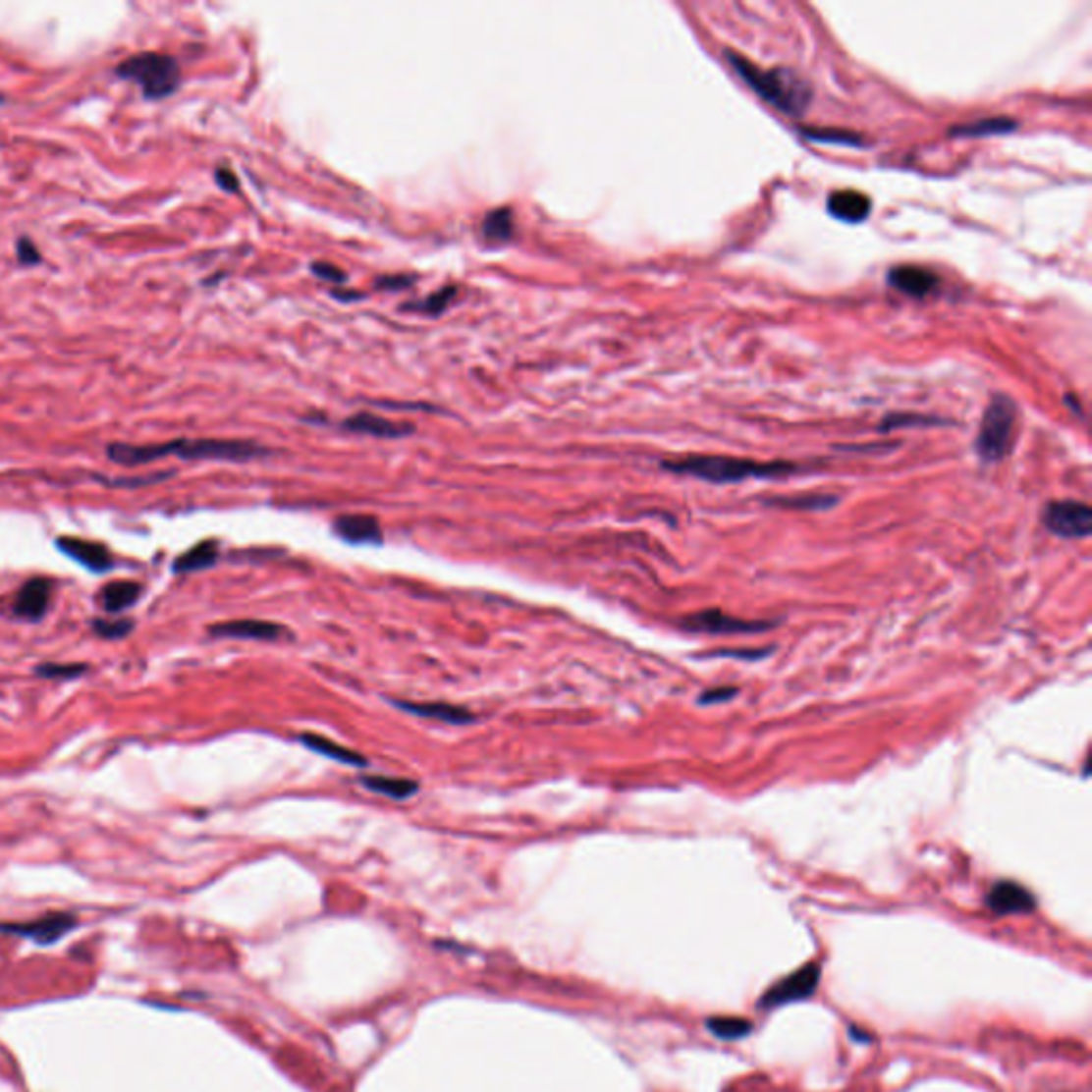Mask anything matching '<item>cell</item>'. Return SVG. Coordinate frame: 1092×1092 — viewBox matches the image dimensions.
I'll use <instances>...</instances> for the list:
<instances>
[{
	"instance_id": "obj_1",
	"label": "cell",
	"mask_w": 1092,
	"mask_h": 1092,
	"mask_svg": "<svg viewBox=\"0 0 1092 1092\" xmlns=\"http://www.w3.org/2000/svg\"><path fill=\"white\" fill-rule=\"evenodd\" d=\"M176 455L180 459H220V462H247L260 455H267L265 449H260L254 442H242V440H171L163 444H124L114 442L107 446L109 462H114L124 467H136L147 465L158 459Z\"/></svg>"
},
{
	"instance_id": "obj_2",
	"label": "cell",
	"mask_w": 1092,
	"mask_h": 1092,
	"mask_svg": "<svg viewBox=\"0 0 1092 1092\" xmlns=\"http://www.w3.org/2000/svg\"><path fill=\"white\" fill-rule=\"evenodd\" d=\"M728 62L738 76L747 82L749 88L768 105L777 107L788 116H802L811 103L813 90L800 76L790 69H760L740 54L728 52Z\"/></svg>"
},
{
	"instance_id": "obj_3",
	"label": "cell",
	"mask_w": 1092,
	"mask_h": 1092,
	"mask_svg": "<svg viewBox=\"0 0 1092 1092\" xmlns=\"http://www.w3.org/2000/svg\"><path fill=\"white\" fill-rule=\"evenodd\" d=\"M664 467L675 474H689L715 485H728V482H740L747 478H779L788 476L798 467L792 464H758L749 459L722 457V455H689L677 459V462H664Z\"/></svg>"
},
{
	"instance_id": "obj_4",
	"label": "cell",
	"mask_w": 1092,
	"mask_h": 1092,
	"mask_svg": "<svg viewBox=\"0 0 1092 1092\" xmlns=\"http://www.w3.org/2000/svg\"><path fill=\"white\" fill-rule=\"evenodd\" d=\"M116 76L139 85L147 101H163L176 94L182 83L178 60L163 52H139L116 65Z\"/></svg>"
},
{
	"instance_id": "obj_5",
	"label": "cell",
	"mask_w": 1092,
	"mask_h": 1092,
	"mask_svg": "<svg viewBox=\"0 0 1092 1092\" xmlns=\"http://www.w3.org/2000/svg\"><path fill=\"white\" fill-rule=\"evenodd\" d=\"M1015 404L1005 395L990 400L975 440V451L986 464H997L1008 457L1015 436Z\"/></svg>"
},
{
	"instance_id": "obj_6",
	"label": "cell",
	"mask_w": 1092,
	"mask_h": 1092,
	"mask_svg": "<svg viewBox=\"0 0 1092 1092\" xmlns=\"http://www.w3.org/2000/svg\"><path fill=\"white\" fill-rule=\"evenodd\" d=\"M1044 525L1065 540L1088 538L1092 533V511L1084 502H1050L1044 511Z\"/></svg>"
},
{
	"instance_id": "obj_7",
	"label": "cell",
	"mask_w": 1092,
	"mask_h": 1092,
	"mask_svg": "<svg viewBox=\"0 0 1092 1092\" xmlns=\"http://www.w3.org/2000/svg\"><path fill=\"white\" fill-rule=\"evenodd\" d=\"M819 977H822V969L815 962L802 964L800 969L784 977L781 982L764 992V997L758 1003L760 1010H775L781 1008V1005L809 999L819 984Z\"/></svg>"
},
{
	"instance_id": "obj_8",
	"label": "cell",
	"mask_w": 1092,
	"mask_h": 1092,
	"mask_svg": "<svg viewBox=\"0 0 1092 1092\" xmlns=\"http://www.w3.org/2000/svg\"><path fill=\"white\" fill-rule=\"evenodd\" d=\"M682 628L691 631H706V634H758L771 628L766 622H742V619L730 617L717 608L689 615L682 619Z\"/></svg>"
},
{
	"instance_id": "obj_9",
	"label": "cell",
	"mask_w": 1092,
	"mask_h": 1092,
	"mask_svg": "<svg viewBox=\"0 0 1092 1092\" xmlns=\"http://www.w3.org/2000/svg\"><path fill=\"white\" fill-rule=\"evenodd\" d=\"M56 546L67 557H71V560H76L80 566L88 568L94 574H103L107 570L114 568V557H111L109 549L101 542L83 540L76 536H62L58 538Z\"/></svg>"
},
{
	"instance_id": "obj_10",
	"label": "cell",
	"mask_w": 1092,
	"mask_h": 1092,
	"mask_svg": "<svg viewBox=\"0 0 1092 1092\" xmlns=\"http://www.w3.org/2000/svg\"><path fill=\"white\" fill-rule=\"evenodd\" d=\"M49 600H52V580L45 576H34L20 587L14 613L24 619V622L36 624L47 615Z\"/></svg>"
},
{
	"instance_id": "obj_11",
	"label": "cell",
	"mask_w": 1092,
	"mask_h": 1092,
	"mask_svg": "<svg viewBox=\"0 0 1092 1092\" xmlns=\"http://www.w3.org/2000/svg\"><path fill=\"white\" fill-rule=\"evenodd\" d=\"M986 904L997 915H1013L1033 911L1037 901L1033 892H1028L1024 886L1015 884V881H999L988 892Z\"/></svg>"
},
{
	"instance_id": "obj_12",
	"label": "cell",
	"mask_w": 1092,
	"mask_h": 1092,
	"mask_svg": "<svg viewBox=\"0 0 1092 1092\" xmlns=\"http://www.w3.org/2000/svg\"><path fill=\"white\" fill-rule=\"evenodd\" d=\"M209 634L218 638H240V640H278L287 634V629L271 622H258V619H240V622H225L209 628Z\"/></svg>"
},
{
	"instance_id": "obj_13",
	"label": "cell",
	"mask_w": 1092,
	"mask_h": 1092,
	"mask_svg": "<svg viewBox=\"0 0 1092 1092\" xmlns=\"http://www.w3.org/2000/svg\"><path fill=\"white\" fill-rule=\"evenodd\" d=\"M890 287H895L899 293L909 297H926L935 291L939 284L937 276L930 269L917 267V265H899L892 267L888 273Z\"/></svg>"
},
{
	"instance_id": "obj_14",
	"label": "cell",
	"mask_w": 1092,
	"mask_h": 1092,
	"mask_svg": "<svg viewBox=\"0 0 1092 1092\" xmlns=\"http://www.w3.org/2000/svg\"><path fill=\"white\" fill-rule=\"evenodd\" d=\"M76 926V917L69 915V913H49L41 920H34L28 924H20V926H5V930H11V933H18L28 937L32 941H39V943H52L58 941L62 935L69 933V930Z\"/></svg>"
},
{
	"instance_id": "obj_15",
	"label": "cell",
	"mask_w": 1092,
	"mask_h": 1092,
	"mask_svg": "<svg viewBox=\"0 0 1092 1092\" xmlns=\"http://www.w3.org/2000/svg\"><path fill=\"white\" fill-rule=\"evenodd\" d=\"M397 709L410 713V715H416V717H425V719H438V722H446V724H469L474 722V715H471L464 706H455V704H446V702H406V700H395L393 702Z\"/></svg>"
},
{
	"instance_id": "obj_16",
	"label": "cell",
	"mask_w": 1092,
	"mask_h": 1092,
	"mask_svg": "<svg viewBox=\"0 0 1092 1092\" xmlns=\"http://www.w3.org/2000/svg\"><path fill=\"white\" fill-rule=\"evenodd\" d=\"M335 533L346 542L353 544H376L382 540L378 520L367 515H346L335 520Z\"/></svg>"
},
{
	"instance_id": "obj_17",
	"label": "cell",
	"mask_w": 1092,
	"mask_h": 1092,
	"mask_svg": "<svg viewBox=\"0 0 1092 1092\" xmlns=\"http://www.w3.org/2000/svg\"><path fill=\"white\" fill-rule=\"evenodd\" d=\"M828 212L843 222H862L871 214V201L858 191H835L828 196Z\"/></svg>"
},
{
	"instance_id": "obj_18",
	"label": "cell",
	"mask_w": 1092,
	"mask_h": 1092,
	"mask_svg": "<svg viewBox=\"0 0 1092 1092\" xmlns=\"http://www.w3.org/2000/svg\"><path fill=\"white\" fill-rule=\"evenodd\" d=\"M344 429H351L356 433H367V436H376V438H402L406 433L412 431L410 425H397L393 420H387L382 416L376 414H369V412H358L351 418L344 420Z\"/></svg>"
},
{
	"instance_id": "obj_19",
	"label": "cell",
	"mask_w": 1092,
	"mask_h": 1092,
	"mask_svg": "<svg viewBox=\"0 0 1092 1092\" xmlns=\"http://www.w3.org/2000/svg\"><path fill=\"white\" fill-rule=\"evenodd\" d=\"M143 587L135 580H114L101 589V604L107 613H122L141 598Z\"/></svg>"
},
{
	"instance_id": "obj_20",
	"label": "cell",
	"mask_w": 1092,
	"mask_h": 1092,
	"mask_svg": "<svg viewBox=\"0 0 1092 1092\" xmlns=\"http://www.w3.org/2000/svg\"><path fill=\"white\" fill-rule=\"evenodd\" d=\"M218 542L216 540H203L194 544L192 549L186 551L184 555H180L176 562H173V573L184 574V573H198V570H205L209 566H214L218 562Z\"/></svg>"
},
{
	"instance_id": "obj_21",
	"label": "cell",
	"mask_w": 1092,
	"mask_h": 1092,
	"mask_svg": "<svg viewBox=\"0 0 1092 1092\" xmlns=\"http://www.w3.org/2000/svg\"><path fill=\"white\" fill-rule=\"evenodd\" d=\"M300 740L305 744L307 749L325 755V758H329V760H335L340 764H349V766H356V768L367 766V760L363 758V755H358L353 749H346V747H342V744L333 742V740L320 737V735H301Z\"/></svg>"
},
{
	"instance_id": "obj_22",
	"label": "cell",
	"mask_w": 1092,
	"mask_h": 1092,
	"mask_svg": "<svg viewBox=\"0 0 1092 1092\" xmlns=\"http://www.w3.org/2000/svg\"><path fill=\"white\" fill-rule=\"evenodd\" d=\"M515 218L511 207H495L482 220V238L489 244H502L513 238Z\"/></svg>"
},
{
	"instance_id": "obj_23",
	"label": "cell",
	"mask_w": 1092,
	"mask_h": 1092,
	"mask_svg": "<svg viewBox=\"0 0 1092 1092\" xmlns=\"http://www.w3.org/2000/svg\"><path fill=\"white\" fill-rule=\"evenodd\" d=\"M361 784L376 792L382 793V796H389L395 800H406L410 796H414L418 784L416 781H410V779H397V777H382V775H374V777H363Z\"/></svg>"
},
{
	"instance_id": "obj_24",
	"label": "cell",
	"mask_w": 1092,
	"mask_h": 1092,
	"mask_svg": "<svg viewBox=\"0 0 1092 1092\" xmlns=\"http://www.w3.org/2000/svg\"><path fill=\"white\" fill-rule=\"evenodd\" d=\"M1017 124L1011 118H984L971 124H962V127H954L950 133L956 136H990V135H1005L1015 131Z\"/></svg>"
},
{
	"instance_id": "obj_25",
	"label": "cell",
	"mask_w": 1092,
	"mask_h": 1092,
	"mask_svg": "<svg viewBox=\"0 0 1092 1092\" xmlns=\"http://www.w3.org/2000/svg\"><path fill=\"white\" fill-rule=\"evenodd\" d=\"M706 1028L717 1037V1039H724V1041H738L742 1037H747L751 1033V1022L744 1020V1017H735V1015H717V1017H709L706 1020Z\"/></svg>"
},
{
	"instance_id": "obj_26",
	"label": "cell",
	"mask_w": 1092,
	"mask_h": 1092,
	"mask_svg": "<svg viewBox=\"0 0 1092 1092\" xmlns=\"http://www.w3.org/2000/svg\"><path fill=\"white\" fill-rule=\"evenodd\" d=\"M457 289L455 287H444L436 293H431L429 297H425L423 301H412V303H406V309H418V312H425V314H440L444 312L449 303L455 300Z\"/></svg>"
},
{
	"instance_id": "obj_27",
	"label": "cell",
	"mask_w": 1092,
	"mask_h": 1092,
	"mask_svg": "<svg viewBox=\"0 0 1092 1092\" xmlns=\"http://www.w3.org/2000/svg\"><path fill=\"white\" fill-rule=\"evenodd\" d=\"M36 677H43V679H62V681H69V679H80L85 673H88V666L83 664H41L36 666Z\"/></svg>"
},
{
	"instance_id": "obj_28",
	"label": "cell",
	"mask_w": 1092,
	"mask_h": 1092,
	"mask_svg": "<svg viewBox=\"0 0 1092 1092\" xmlns=\"http://www.w3.org/2000/svg\"><path fill=\"white\" fill-rule=\"evenodd\" d=\"M806 139L824 141V143H839V145H862L860 135L846 133V131H826V129H806L802 131Z\"/></svg>"
},
{
	"instance_id": "obj_29",
	"label": "cell",
	"mask_w": 1092,
	"mask_h": 1092,
	"mask_svg": "<svg viewBox=\"0 0 1092 1092\" xmlns=\"http://www.w3.org/2000/svg\"><path fill=\"white\" fill-rule=\"evenodd\" d=\"M94 631L101 638L107 640H120L124 636H129L133 631V622L131 619H118V622H107V619H94L92 622Z\"/></svg>"
},
{
	"instance_id": "obj_30",
	"label": "cell",
	"mask_w": 1092,
	"mask_h": 1092,
	"mask_svg": "<svg viewBox=\"0 0 1092 1092\" xmlns=\"http://www.w3.org/2000/svg\"><path fill=\"white\" fill-rule=\"evenodd\" d=\"M16 256L20 265H39L43 260L39 246H36L30 238H27V235L16 242Z\"/></svg>"
},
{
	"instance_id": "obj_31",
	"label": "cell",
	"mask_w": 1092,
	"mask_h": 1092,
	"mask_svg": "<svg viewBox=\"0 0 1092 1092\" xmlns=\"http://www.w3.org/2000/svg\"><path fill=\"white\" fill-rule=\"evenodd\" d=\"M779 502L781 506H788V508H824V506H833L837 500L830 498V495H813V498H784Z\"/></svg>"
},
{
	"instance_id": "obj_32",
	"label": "cell",
	"mask_w": 1092,
	"mask_h": 1092,
	"mask_svg": "<svg viewBox=\"0 0 1092 1092\" xmlns=\"http://www.w3.org/2000/svg\"><path fill=\"white\" fill-rule=\"evenodd\" d=\"M414 282H416L414 276H387V278H380L376 282V287L384 289V291H402V289L410 287V284H414Z\"/></svg>"
},
{
	"instance_id": "obj_33",
	"label": "cell",
	"mask_w": 1092,
	"mask_h": 1092,
	"mask_svg": "<svg viewBox=\"0 0 1092 1092\" xmlns=\"http://www.w3.org/2000/svg\"><path fill=\"white\" fill-rule=\"evenodd\" d=\"M312 271L316 273L318 278L322 280H329V282H344L346 276L340 267H335L331 263H312Z\"/></svg>"
},
{
	"instance_id": "obj_34",
	"label": "cell",
	"mask_w": 1092,
	"mask_h": 1092,
	"mask_svg": "<svg viewBox=\"0 0 1092 1092\" xmlns=\"http://www.w3.org/2000/svg\"><path fill=\"white\" fill-rule=\"evenodd\" d=\"M737 696V689L735 687H719V689H709L704 693V696L698 700L700 704H717V702H726L730 698Z\"/></svg>"
},
{
	"instance_id": "obj_35",
	"label": "cell",
	"mask_w": 1092,
	"mask_h": 1092,
	"mask_svg": "<svg viewBox=\"0 0 1092 1092\" xmlns=\"http://www.w3.org/2000/svg\"><path fill=\"white\" fill-rule=\"evenodd\" d=\"M216 182H218L220 189L227 191V192H238V189H240V180L235 178V173L229 171V169L220 167L216 171Z\"/></svg>"
},
{
	"instance_id": "obj_36",
	"label": "cell",
	"mask_w": 1092,
	"mask_h": 1092,
	"mask_svg": "<svg viewBox=\"0 0 1092 1092\" xmlns=\"http://www.w3.org/2000/svg\"><path fill=\"white\" fill-rule=\"evenodd\" d=\"M851 1037L860 1039V1041H862V1044H866V1041H871V1035H868V1033H862V1031H858V1028H851Z\"/></svg>"
}]
</instances>
